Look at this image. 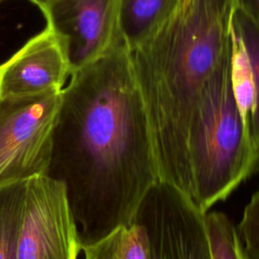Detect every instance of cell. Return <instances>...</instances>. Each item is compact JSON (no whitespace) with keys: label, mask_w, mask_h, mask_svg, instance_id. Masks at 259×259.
Wrapping results in <instances>:
<instances>
[{"label":"cell","mask_w":259,"mask_h":259,"mask_svg":"<svg viewBox=\"0 0 259 259\" xmlns=\"http://www.w3.org/2000/svg\"><path fill=\"white\" fill-rule=\"evenodd\" d=\"M29 1H31V2H33L36 6H38L40 9L44 7V6H46L49 2H51L52 0H29Z\"/></svg>","instance_id":"cell-17"},{"label":"cell","mask_w":259,"mask_h":259,"mask_svg":"<svg viewBox=\"0 0 259 259\" xmlns=\"http://www.w3.org/2000/svg\"><path fill=\"white\" fill-rule=\"evenodd\" d=\"M81 252L65 185L48 175L26 180L15 259H78Z\"/></svg>","instance_id":"cell-6"},{"label":"cell","mask_w":259,"mask_h":259,"mask_svg":"<svg viewBox=\"0 0 259 259\" xmlns=\"http://www.w3.org/2000/svg\"><path fill=\"white\" fill-rule=\"evenodd\" d=\"M70 78L65 53L46 27L0 64V98L61 91Z\"/></svg>","instance_id":"cell-8"},{"label":"cell","mask_w":259,"mask_h":259,"mask_svg":"<svg viewBox=\"0 0 259 259\" xmlns=\"http://www.w3.org/2000/svg\"><path fill=\"white\" fill-rule=\"evenodd\" d=\"M48 176L66 187L82 246L132 224L160 180L152 135L122 37L61 91Z\"/></svg>","instance_id":"cell-1"},{"label":"cell","mask_w":259,"mask_h":259,"mask_svg":"<svg viewBox=\"0 0 259 259\" xmlns=\"http://www.w3.org/2000/svg\"><path fill=\"white\" fill-rule=\"evenodd\" d=\"M231 54L203 86L188 128L191 199L203 212L259 171V147L233 92Z\"/></svg>","instance_id":"cell-3"},{"label":"cell","mask_w":259,"mask_h":259,"mask_svg":"<svg viewBox=\"0 0 259 259\" xmlns=\"http://www.w3.org/2000/svg\"><path fill=\"white\" fill-rule=\"evenodd\" d=\"M0 1H1V0H0Z\"/></svg>","instance_id":"cell-18"},{"label":"cell","mask_w":259,"mask_h":259,"mask_svg":"<svg viewBox=\"0 0 259 259\" xmlns=\"http://www.w3.org/2000/svg\"><path fill=\"white\" fill-rule=\"evenodd\" d=\"M238 0H166L130 48L160 180L191 197L187 136L207 80L232 51Z\"/></svg>","instance_id":"cell-2"},{"label":"cell","mask_w":259,"mask_h":259,"mask_svg":"<svg viewBox=\"0 0 259 259\" xmlns=\"http://www.w3.org/2000/svg\"><path fill=\"white\" fill-rule=\"evenodd\" d=\"M205 213L179 188L158 180L132 223L145 233L148 259H211Z\"/></svg>","instance_id":"cell-5"},{"label":"cell","mask_w":259,"mask_h":259,"mask_svg":"<svg viewBox=\"0 0 259 259\" xmlns=\"http://www.w3.org/2000/svg\"><path fill=\"white\" fill-rule=\"evenodd\" d=\"M259 27V0H238V6Z\"/></svg>","instance_id":"cell-16"},{"label":"cell","mask_w":259,"mask_h":259,"mask_svg":"<svg viewBox=\"0 0 259 259\" xmlns=\"http://www.w3.org/2000/svg\"><path fill=\"white\" fill-rule=\"evenodd\" d=\"M166 0H121L120 32L132 48L151 26Z\"/></svg>","instance_id":"cell-13"},{"label":"cell","mask_w":259,"mask_h":259,"mask_svg":"<svg viewBox=\"0 0 259 259\" xmlns=\"http://www.w3.org/2000/svg\"><path fill=\"white\" fill-rule=\"evenodd\" d=\"M211 259H245L236 227L221 211L205 213Z\"/></svg>","instance_id":"cell-14"},{"label":"cell","mask_w":259,"mask_h":259,"mask_svg":"<svg viewBox=\"0 0 259 259\" xmlns=\"http://www.w3.org/2000/svg\"><path fill=\"white\" fill-rule=\"evenodd\" d=\"M237 233L245 259H259V189L246 204Z\"/></svg>","instance_id":"cell-15"},{"label":"cell","mask_w":259,"mask_h":259,"mask_svg":"<svg viewBox=\"0 0 259 259\" xmlns=\"http://www.w3.org/2000/svg\"><path fill=\"white\" fill-rule=\"evenodd\" d=\"M84 259H148L143 229L132 223L119 226L102 239L82 246Z\"/></svg>","instance_id":"cell-9"},{"label":"cell","mask_w":259,"mask_h":259,"mask_svg":"<svg viewBox=\"0 0 259 259\" xmlns=\"http://www.w3.org/2000/svg\"><path fill=\"white\" fill-rule=\"evenodd\" d=\"M26 181L0 187V259H15Z\"/></svg>","instance_id":"cell-10"},{"label":"cell","mask_w":259,"mask_h":259,"mask_svg":"<svg viewBox=\"0 0 259 259\" xmlns=\"http://www.w3.org/2000/svg\"><path fill=\"white\" fill-rule=\"evenodd\" d=\"M233 26L245 46L252 69L255 95L249 126L252 139L259 147V27L238 7L233 16Z\"/></svg>","instance_id":"cell-12"},{"label":"cell","mask_w":259,"mask_h":259,"mask_svg":"<svg viewBox=\"0 0 259 259\" xmlns=\"http://www.w3.org/2000/svg\"><path fill=\"white\" fill-rule=\"evenodd\" d=\"M61 91L0 98V187L48 174Z\"/></svg>","instance_id":"cell-4"},{"label":"cell","mask_w":259,"mask_h":259,"mask_svg":"<svg viewBox=\"0 0 259 259\" xmlns=\"http://www.w3.org/2000/svg\"><path fill=\"white\" fill-rule=\"evenodd\" d=\"M121 0H52L41 8L68 61L70 75L105 54L121 36Z\"/></svg>","instance_id":"cell-7"},{"label":"cell","mask_w":259,"mask_h":259,"mask_svg":"<svg viewBox=\"0 0 259 259\" xmlns=\"http://www.w3.org/2000/svg\"><path fill=\"white\" fill-rule=\"evenodd\" d=\"M231 79L233 92L243 117L249 122L254 105V81L245 46L232 22Z\"/></svg>","instance_id":"cell-11"}]
</instances>
